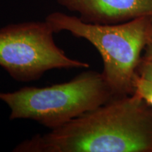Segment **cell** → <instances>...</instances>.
<instances>
[{"instance_id": "6", "label": "cell", "mask_w": 152, "mask_h": 152, "mask_svg": "<svg viewBox=\"0 0 152 152\" xmlns=\"http://www.w3.org/2000/svg\"><path fill=\"white\" fill-rule=\"evenodd\" d=\"M134 92L152 107V83L137 74L133 81Z\"/></svg>"}, {"instance_id": "2", "label": "cell", "mask_w": 152, "mask_h": 152, "mask_svg": "<svg viewBox=\"0 0 152 152\" xmlns=\"http://www.w3.org/2000/svg\"><path fill=\"white\" fill-rule=\"evenodd\" d=\"M45 20L55 33L68 31L97 49L103 60L102 74L115 97L134 93L133 81L145 45L149 17L102 25L88 23L78 16L56 11L47 15Z\"/></svg>"}, {"instance_id": "3", "label": "cell", "mask_w": 152, "mask_h": 152, "mask_svg": "<svg viewBox=\"0 0 152 152\" xmlns=\"http://www.w3.org/2000/svg\"><path fill=\"white\" fill-rule=\"evenodd\" d=\"M113 96L102 73L82 72L66 83L0 92L11 109L9 119H30L50 130L106 104Z\"/></svg>"}, {"instance_id": "1", "label": "cell", "mask_w": 152, "mask_h": 152, "mask_svg": "<svg viewBox=\"0 0 152 152\" xmlns=\"http://www.w3.org/2000/svg\"><path fill=\"white\" fill-rule=\"evenodd\" d=\"M13 151L152 152V107L136 92L113 97Z\"/></svg>"}, {"instance_id": "8", "label": "cell", "mask_w": 152, "mask_h": 152, "mask_svg": "<svg viewBox=\"0 0 152 152\" xmlns=\"http://www.w3.org/2000/svg\"><path fill=\"white\" fill-rule=\"evenodd\" d=\"M143 52L142 57L152 61V16H149L147 38Z\"/></svg>"}, {"instance_id": "7", "label": "cell", "mask_w": 152, "mask_h": 152, "mask_svg": "<svg viewBox=\"0 0 152 152\" xmlns=\"http://www.w3.org/2000/svg\"><path fill=\"white\" fill-rule=\"evenodd\" d=\"M136 73L152 83V61L142 56L137 68Z\"/></svg>"}, {"instance_id": "4", "label": "cell", "mask_w": 152, "mask_h": 152, "mask_svg": "<svg viewBox=\"0 0 152 152\" xmlns=\"http://www.w3.org/2000/svg\"><path fill=\"white\" fill-rule=\"evenodd\" d=\"M51 26L45 21L9 24L0 29V66L13 79L28 83L52 69L88 68L73 59L55 43Z\"/></svg>"}, {"instance_id": "5", "label": "cell", "mask_w": 152, "mask_h": 152, "mask_svg": "<svg viewBox=\"0 0 152 152\" xmlns=\"http://www.w3.org/2000/svg\"><path fill=\"white\" fill-rule=\"evenodd\" d=\"M88 23L110 25L152 16V0H56Z\"/></svg>"}]
</instances>
